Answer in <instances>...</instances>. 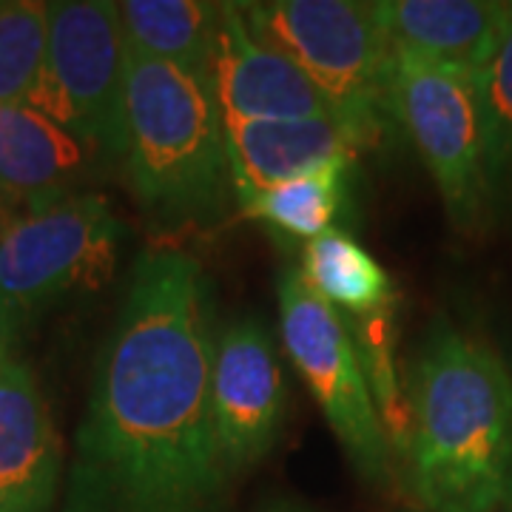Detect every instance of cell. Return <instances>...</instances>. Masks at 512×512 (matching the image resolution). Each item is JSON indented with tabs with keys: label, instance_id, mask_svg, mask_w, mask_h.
Returning <instances> with one entry per match:
<instances>
[{
	"label": "cell",
	"instance_id": "3",
	"mask_svg": "<svg viewBox=\"0 0 512 512\" xmlns=\"http://www.w3.org/2000/svg\"><path fill=\"white\" fill-rule=\"evenodd\" d=\"M120 171L160 231L208 228L234 202L225 123L205 80L128 52Z\"/></svg>",
	"mask_w": 512,
	"mask_h": 512
},
{
	"label": "cell",
	"instance_id": "17",
	"mask_svg": "<svg viewBox=\"0 0 512 512\" xmlns=\"http://www.w3.org/2000/svg\"><path fill=\"white\" fill-rule=\"evenodd\" d=\"M302 276L345 319L396 311V288L382 265L348 231L333 228L302 251Z\"/></svg>",
	"mask_w": 512,
	"mask_h": 512
},
{
	"label": "cell",
	"instance_id": "15",
	"mask_svg": "<svg viewBox=\"0 0 512 512\" xmlns=\"http://www.w3.org/2000/svg\"><path fill=\"white\" fill-rule=\"evenodd\" d=\"M128 52L160 60L205 80L222 3L208 0H123L117 3Z\"/></svg>",
	"mask_w": 512,
	"mask_h": 512
},
{
	"label": "cell",
	"instance_id": "9",
	"mask_svg": "<svg viewBox=\"0 0 512 512\" xmlns=\"http://www.w3.org/2000/svg\"><path fill=\"white\" fill-rule=\"evenodd\" d=\"M285 410V373L268 328L254 316L220 325L211 359V413L234 476L274 450Z\"/></svg>",
	"mask_w": 512,
	"mask_h": 512
},
{
	"label": "cell",
	"instance_id": "12",
	"mask_svg": "<svg viewBox=\"0 0 512 512\" xmlns=\"http://www.w3.org/2000/svg\"><path fill=\"white\" fill-rule=\"evenodd\" d=\"M109 171L74 134L32 106H0V202L12 217L89 191Z\"/></svg>",
	"mask_w": 512,
	"mask_h": 512
},
{
	"label": "cell",
	"instance_id": "13",
	"mask_svg": "<svg viewBox=\"0 0 512 512\" xmlns=\"http://www.w3.org/2000/svg\"><path fill=\"white\" fill-rule=\"evenodd\" d=\"M376 20L393 55L447 63L478 74L510 20L498 0H376Z\"/></svg>",
	"mask_w": 512,
	"mask_h": 512
},
{
	"label": "cell",
	"instance_id": "21",
	"mask_svg": "<svg viewBox=\"0 0 512 512\" xmlns=\"http://www.w3.org/2000/svg\"><path fill=\"white\" fill-rule=\"evenodd\" d=\"M504 510L512 512V473H510V484H507V495H504Z\"/></svg>",
	"mask_w": 512,
	"mask_h": 512
},
{
	"label": "cell",
	"instance_id": "22",
	"mask_svg": "<svg viewBox=\"0 0 512 512\" xmlns=\"http://www.w3.org/2000/svg\"><path fill=\"white\" fill-rule=\"evenodd\" d=\"M6 222H9V214H6V208H3V202H0V231H3Z\"/></svg>",
	"mask_w": 512,
	"mask_h": 512
},
{
	"label": "cell",
	"instance_id": "16",
	"mask_svg": "<svg viewBox=\"0 0 512 512\" xmlns=\"http://www.w3.org/2000/svg\"><path fill=\"white\" fill-rule=\"evenodd\" d=\"M356 157H339L274 185L251 200L239 214L293 242H313L342 220L350 200V177Z\"/></svg>",
	"mask_w": 512,
	"mask_h": 512
},
{
	"label": "cell",
	"instance_id": "5",
	"mask_svg": "<svg viewBox=\"0 0 512 512\" xmlns=\"http://www.w3.org/2000/svg\"><path fill=\"white\" fill-rule=\"evenodd\" d=\"M123 239L126 225L97 191L12 217L0 231V333L23 342L57 305L103 288Z\"/></svg>",
	"mask_w": 512,
	"mask_h": 512
},
{
	"label": "cell",
	"instance_id": "4",
	"mask_svg": "<svg viewBox=\"0 0 512 512\" xmlns=\"http://www.w3.org/2000/svg\"><path fill=\"white\" fill-rule=\"evenodd\" d=\"M248 29L291 57L328 100L356 151L379 148L399 128L393 106V52L373 3L262 0L239 3Z\"/></svg>",
	"mask_w": 512,
	"mask_h": 512
},
{
	"label": "cell",
	"instance_id": "19",
	"mask_svg": "<svg viewBox=\"0 0 512 512\" xmlns=\"http://www.w3.org/2000/svg\"><path fill=\"white\" fill-rule=\"evenodd\" d=\"M476 80L487 137V177L498 214L512 205V12Z\"/></svg>",
	"mask_w": 512,
	"mask_h": 512
},
{
	"label": "cell",
	"instance_id": "10",
	"mask_svg": "<svg viewBox=\"0 0 512 512\" xmlns=\"http://www.w3.org/2000/svg\"><path fill=\"white\" fill-rule=\"evenodd\" d=\"M205 86L222 123L333 117L311 77L248 29L239 3H222Z\"/></svg>",
	"mask_w": 512,
	"mask_h": 512
},
{
	"label": "cell",
	"instance_id": "2",
	"mask_svg": "<svg viewBox=\"0 0 512 512\" xmlns=\"http://www.w3.org/2000/svg\"><path fill=\"white\" fill-rule=\"evenodd\" d=\"M404 478L421 512H498L512 473V370L441 322L410 373Z\"/></svg>",
	"mask_w": 512,
	"mask_h": 512
},
{
	"label": "cell",
	"instance_id": "20",
	"mask_svg": "<svg viewBox=\"0 0 512 512\" xmlns=\"http://www.w3.org/2000/svg\"><path fill=\"white\" fill-rule=\"evenodd\" d=\"M262 512H322V510H313L308 504H302V501H291V498H279V501H271L268 507Z\"/></svg>",
	"mask_w": 512,
	"mask_h": 512
},
{
	"label": "cell",
	"instance_id": "18",
	"mask_svg": "<svg viewBox=\"0 0 512 512\" xmlns=\"http://www.w3.org/2000/svg\"><path fill=\"white\" fill-rule=\"evenodd\" d=\"M49 46V3L0 0V106H29Z\"/></svg>",
	"mask_w": 512,
	"mask_h": 512
},
{
	"label": "cell",
	"instance_id": "14",
	"mask_svg": "<svg viewBox=\"0 0 512 512\" xmlns=\"http://www.w3.org/2000/svg\"><path fill=\"white\" fill-rule=\"evenodd\" d=\"M225 151L239 211L268 188L288 183L316 165L359 154L348 131L333 117L225 123Z\"/></svg>",
	"mask_w": 512,
	"mask_h": 512
},
{
	"label": "cell",
	"instance_id": "6",
	"mask_svg": "<svg viewBox=\"0 0 512 512\" xmlns=\"http://www.w3.org/2000/svg\"><path fill=\"white\" fill-rule=\"evenodd\" d=\"M276 311L282 348L353 470L370 487L387 490L396 481L399 458L387 439L345 316L313 291L299 268H285L276 279Z\"/></svg>",
	"mask_w": 512,
	"mask_h": 512
},
{
	"label": "cell",
	"instance_id": "11",
	"mask_svg": "<svg viewBox=\"0 0 512 512\" xmlns=\"http://www.w3.org/2000/svg\"><path fill=\"white\" fill-rule=\"evenodd\" d=\"M63 447L23 342L0 333V512H52Z\"/></svg>",
	"mask_w": 512,
	"mask_h": 512
},
{
	"label": "cell",
	"instance_id": "1",
	"mask_svg": "<svg viewBox=\"0 0 512 512\" xmlns=\"http://www.w3.org/2000/svg\"><path fill=\"white\" fill-rule=\"evenodd\" d=\"M214 285L200 259H134L74 433L60 512H228L211 413Z\"/></svg>",
	"mask_w": 512,
	"mask_h": 512
},
{
	"label": "cell",
	"instance_id": "7",
	"mask_svg": "<svg viewBox=\"0 0 512 512\" xmlns=\"http://www.w3.org/2000/svg\"><path fill=\"white\" fill-rule=\"evenodd\" d=\"M128 43L109 0L49 3V46L32 109L74 134L109 171L126 151Z\"/></svg>",
	"mask_w": 512,
	"mask_h": 512
},
{
	"label": "cell",
	"instance_id": "8",
	"mask_svg": "<svg viewBox=\"0 0 512 512\" xmlns=\"http://www.w3.org/2000/svg\"><path fill=\"white\" fill-rule=\"evenodd\" d=\"M393 106L399 128L439 191L447 220L461 234H478L495 211L476 74L393 55Z\"/></svg>",
	"mask_w": 512,
	"mask_h": 512
},
{
	"label": "cell",
	"instance_id": "23",
	"mask_svg": "<svg viewBox=\"0 0 512 512\" xmlns=\"http://www.w3.org/2000/svg\"><path fill=\"white\" fill-rule=\"evenodd\" d=\"M416 512H421V510H416Z\"/></svg>",
	"mask_w": 512,
	"mask_h": 512
}]
</instances>
